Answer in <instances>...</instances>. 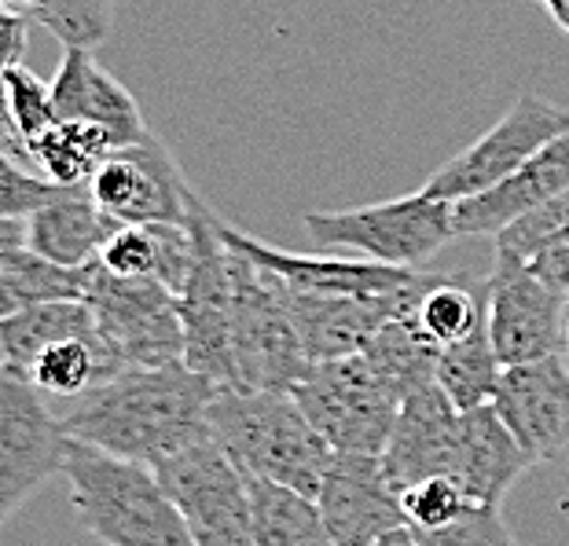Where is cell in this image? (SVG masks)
<instances>
[{
    "instance_id": "obj_14",
    "label": "cell",
    "mask_w": 569,
    "mask_h": 546,
    "mask_svg": "<svg viewBox=\"0 0 569 546\" xmlns=\"http://www.w3.org/2000/svg\"><path fill=\"white\" fill-rule=\"evenodd\" d=\"M492 411L515 433L532 463H548L569 447V360L543 356L500 371Z\"/></svg>"
},
{
    "instance_id": "obj_10",
    "label": "cell",
    "mask_w": 569,
    "mask_h": 546,
    "mask_svg": "<svg viewBox=\"0 0 569 546\" xmlns=\"http://www.w3.org/2000/svg\"><path fill=\"white\" fill-rule=\"evenodd\" d=\"M84 188L118 224H188L202 202L180 173L173 151L151 129L107 154Z\"/></svg>"
},
{
    "instance_id": "obj_29",
    "label": "cell",
    "mask_w": 569,
    "mask_h": 546,
    "mask_svg": "<svg viewBox=\"0 0 569 546\" xmlns=\"http://www.w3.org/2000/svg\"><path fill=\"white\" fill-rule=\"evenodd\" d=\"M56 121L59 114L52 100V84L41 81L27 63L11 67L4 74V107H0V125L8 132L11 151L22 154Z\"/></svg>"
},
{
    "instance_id": "obj_32",
    "label": "cell",
    "mask_w": 569,
    "mask_h": 546,
    "mask_svg": "<svg viewBox=\"0 0 569 546\" xmlns=\"http://www.w3.org/2000/svg\"><path fill=\"white\" fill-rule=\"evenodd\" d=\"M475 506L478 503L463 492V484L452 477H427V481L408 484L401 492L405 520H408V528H416V532L441 528L448 520L463 517L467 509H475Z\"/></svg>"
},
{
    "instance_id": "obj_3",
    "label": "cell",
    "mask_w": 569,
    "mask_h": 546,
    "mask_svg": "<svg viewBox=\"0 0 569 546\" xmlns=\"http://www.w3.org/2000/svg\"><path fill=\"white\" fill-rule=\"evenodd\" d=\"M63 477L81 528L107 546H199L180 506L148 466L70 441Z\"/></svg>"
},
{
    "instance_id": "obj_30",
    "label": "cell",
    "mask_w": 569,
    "mask_h": 546,
    "mask_svg": "<svg viewBox=\"0 0 569 546\" xmlns=\"http://www.w3.org/2000/svg\"><path fill=\"white\" fill-rule=\"evenodd\" d=\"M33 22H41L63 48H100L111 38L114 0H44Z\"/></svg>"
},
{
    "instance_id": "obj_9",
    "label": "cell",
    "mask_w": 569,
    "mask_h": 546,
    "mask_svg": "<svg viewBox=\"0 0 569 546\" xmlns=\"http://www.w3.org/2000/svg\"><path fill=\"white\" fill-rule=\"evenodd\" d=\"M180 506L199 546H258L247 473L210 436L151 469Z\"/></svg>"
},
{
    "instance_id": "obj_7",
    "label": "cell",
    "mask_w": 569,
    "mask_h": 546,
    "mask_svg": "<svg viewBox=\"0 0 569 546\" xmlns=\"http://www.w3.org/2000/svg\"><path fill=\"white\" fill-rule=\"evenodd\" d=\"M84 301L118 371L184 360L180 305L162 283L114 275L96 261L84 269Z\"/></svg>"
},
{
    "instance_id": "obj_2",
    "label": "cell",
    "mask_w": 569,
    "mask_h": 546,
    "mask_svg": "<svg viewBox=\"0 0 569 546\" xmlns=\"http://www.w3.org/2000/svg\"><path fill=\"white\" fill-rule=\"evenodd\" d=\"M206 426H210V441L250 477L283 484L317 499L335 452L312 429L290 393L217 385Z\"/></svg>"
},
{
    "instance_id": "obj_5",
    "label": "cell",
    "mask_w": 569,
    "mask_h": 546,
    "mask_svg": "<svg viewBox=\"0 0 569 546\" xmlns=\"http://www.w3.org/2000/svg\"><path fill=\"white\" fill-rule=\"evenodd\" d=\"M290 396L335 455H382L401 411L397 385L365 352L312 363Z\"/></svg>"
},
{
    "instance_id": "obj_39",
    "label": "cell",
    "mask_w": 569,
    "mask_h": 546,
    "mask_svg": "<svg viewBox=\"0 0 569 546\" xmlns=\"http://www.w3.org/2000/svg\"><path fill=\"white\" fill-rule=\"evenodd\" d=\"M543 8H548V16H551L555 27H559L569 38V4H543Z\"/></svg>"
},
{
    "instance_id": "obj_43",
    "label": "cell",
    "mask_w": 569,
    "mask_h": 546,
    "mask_svg": "<svg viewBox=\"0 0 569 546\" xmlns=\"http://www.w3.org/2000/svg\"><path fill=\"white\" fill-rule=\"evenodd\" d=\"M0 250H4V246H0Z\"/></svg>"
},
{
    "instance_id": "obj_16",
    "label": "cell",
    "mask_w": 569,
    "mask_h": 546,
    "mask_svg": "<svg viewBox=\"0 0 569 546\" xmlns=\"http://www.w3.org/2000/svg\"><path fill=\"white\" fill-rule=\"evenodd\" d=\"M217 232L232 250L247 253L261 269H269L276 279H283L298 294H353V297H386L393 290L408 286L419 269H393L379 261H353V257H320V253H290L247 235L243 228L228 224L217 216Z\"/></svg>"
},
{
    "instance_id": "obj_12",
    "label": "cell",
    "mask_w": 569,
    "mask_h": 546,
    "mask_svg": "<svg viewBox=\"0 0 569 546\" xmlns=\"http://www.w3.org/2000/svg\"><path fill=\"white\" fill-rule=\"evenodd\" d=\"M70 452L63 418L52 415L44 393L0 371V528L33 492L59 477Z\"/></svg>"
},
{
    "instance_id": "obj_33",
    "label": "cell",
    "mask_w": 569,
    "mask_h": 546,
    "mask_svg": "<svg viewBox=\"0 0 569 546\" xmlns=\"http://www.w3.org/2000/svg\"><path fill=\"white\" fill-rule=\"evenodd\" d=\"M416 532V528H411ZM422 546H518L503 520V506H475L441 528L416 532Z\"/></svg>"
},
{
    "instance_id": "obj_22",
    "label": "cell",
    "mask_w": 569,
    "mask_h": 546,
    "mask_svg": "<svg viewBox=\"0 0 569 546\" xmlns=\"http://www.w3.org/2000/svg\"><path fill=\"white\" fill-rule=\"evenodd\" d=\"M100 264L126 279H154L180 294L196 264V232L191 224H118L100 250Z\"/></svg>"
},
{
    "instance_id": "obj_13",
    "label": "cell",
    "mask_w": 569,
    "mask_h": 546,
    "mask_svg": "<svg viewBox=\"0 0 569 546\" xmlns=\"http://www.w3.org/2000/svg\"><path fill=\"white\" fill-rule=\"evenodd\" d=\"M486 323L503 367L559 356L569 334V301L532 275L526 261L496 253L486 279Z\"/></svg>"
},
{
    "instance_id": "obj_8",
    "label": "cell",
    "mask_w": 569,
    "mask_h": 546,
    "mask_svg": "<svg viewBox=\"0 0 569 546\" xmlns=\"http://www.w3.org/2000/svg\"><path fill=\"white\" fill-rule=\"evenodd\" d=\"M566 132H569L566 107L543 100L537 92H522L489 132H481L470 148L448 158L441 169H433L430 180L419 191L441 202L481 195V191L507 180L532 154L548 148L551 140L566 136Z\"/></svg>"
},
{
    "instance_id": "obj_38",
    "label": "cell",
    "mask_w": 569,
    "mask_h": 546,
    "mask_svg": "<svg viewBox=\"0 0 569 546\" xmlns=\"http://www.w3.org/2000/svg\"><path fill=\"white\" fill-rule=\"evenodd\" d=\"M0 246H22V221H0Z\"/></svg>"
},
{
    "instance_id": "obj_1",
    "label": "cell",
    "mask_w": 569,
    "mask_h": 546,
    "mask_svg": "<svg viewBox=\"0 0 569 546\" xmlns=\"http://www.w3.org/2000/svg\"><path fill=\"white\" fill-rule=\"evenodd\" d=\"M213 393L217 382L191 371L184 360L159 367H122L70 400L63 429L70 441L154 469L169 455L210 436L206 411Z\"/></svg>"
},
{
    "instance_id": "obj_20",
    "label": "cell",
    "mask_w": 569,
    "mask_h": 546,
    "mask_svg": "<svg viewBox=\"0 0 569 546\" xmlns=\"http://www.w3.org/2000/svg\"><path fill=\"white\" fill-rule=\"evenodd\" d=\"M529 466L532 458L515 441V433L503 426L492 404L459 411L452 481L463 484V492L478 506H503L507 492Z\"/></svg>"
},
{
    "instance_id": "obj_36",
    "label": "cell",
    "mask_w": 569,
    "mask_h": 546,
    "mask_svg": "<svg viewBox=\"0 0 569 546\" xmlns=\"http://www.w3.org/2000/svg\"><path fill=\"white\" fill-rule=\"evenodd\" d=\"M526 264L532 269V275H540L543 283L555 290V294H562L569 301V232L548 242L543 250H537Z\"/></svg>"
},
{
    "instance_id": "obj_35",
    "label": "cell",
    "mask_w": 569,
    "mask_h": 546,
    "mask_svg": "<svg viewBox=\"0 0 569 546\" xmlns=\"http://www.w3.org/2000/svg\"><path fill=\"white\" fill-rule=\"evenodd\" d=\"M27 38H30V16H22L11 4H0V107H4V74L22 63Z\"/></svg>"
},
{
    "instance_id": "obj_11",
    "label": "cell",
    "mask_w": 569,
    "mask_h": 546,
    "mask_svg": "<svg viewBox=\"0 0 569 546\" xmlns=\"http://www.w3.org/2000/svg\"><path fill=\"white\" fill-rule=\"evenodd\" d=\"M196 232V264L188 272L184 290L177 294L180 323H184V363L206 374L217 385H232V250L217 232V213L206 202L191 213Z\"/></svg>"
},
{
    "instance_id": "obj_24",
    "label": "cell",
    "mask_w": 569,
    "mask_h": 546,
    "mask_svg": "<svg viewBox=\"0 0 569 546\" xmlns=\"http://www.w3.org/2000/svg\"><path fill=\"white\" fill-rule=\"evenodd\" d=\"M114 148L118 143L107 129L89 125V121L59 118L56 125L48 129L44 136L33 140L19 158H30L44 173V180H52L59 188H84Z\"/></svg>"
},
{
    "instance_id": "obj_4",
    "label": "cell",
    "mask_w": 569,
    "mask_h": 546,
    "mask_svg": "<svg viewBox=\"0 0 569 546\" xmlns=\"http://www.w3.org/2000/svg\"><path fill=\"white\" fill-rule=\"evenodd\" d=\"M228 246V242H224ZM232 250V246H228ZM232 385L290 393L312 367L290 315L287 286L247 253L232 250Z\"/></svg>"
},
{
    "instance_id": "obj_17",
    "label": "cell",
    "mask_w": 569,
    "mask_h": 546,
    "mask_svg": "<svg viewBox=\"0 0 569 546\" xmlns=\"http://www.w3.org/2000/svg\"><path fill=\"white\" fill-rule=\"evenodd\" d=\"M456 433L459 411L448 404L438 382L408 393L401 400V411H397L390 441L379 455L386 477L397 484V492L427 477H452Z\"/></svg>"
},
{
    "instance_id": "obj_21",
    "label": "cell",
    "mask_w": 569,
    "mask_h": 546,
    "mask_svg": "<svg viewBox=\"0 0 569 546\" xmlns=\"http://www.w3.org/2000/svg\"><path fill=\"white\" fill-rule=\"evenodd\" d=\"M114 232L118 221L92 202L89 188H63L22 221V246L63 269H89Z\"/></svg>"
},
{
    "instance_id": "obj_34",
    "label": "cell",
    "mask_w": 569,
    "mask_h": 546,
    "mask_svg": "<svg viewBox=\"0 0 569 546\" xmlns=\"http://www.w3.org/2000/svg\"><path fill=\"white\" fill-rule=\"evenodd\" d=\"M59 191L63 188L38 173H30V169L16 162L8 151H0V221H27L38 205L52 202Z\"/></svg>"
},
{
    "instance_id": "obj_6",
    "label": "cell",
    "mask_w": 569,
    "mask_h": 546,
    "mask_svg": "<svg viewBox=\"0 0 569 546\" xmlns=\"http://www.w3.org/2000/svg\"><path fill=\"white\" fill-rule=\"evenodd\" d=\"M306 232L320 250H353L365 261L393 264V269H427V261L456 239L452 202L401 195L353 210L306 213Z\"/></svg>"
},
{
    "instance_id": "obj_28",
    "label": "cell",
    "mask_w": 569,
    "mask_h": 546,
    "mask_svg": "<svg viewBox=\"0 0 569 546\" xmlns=\"http://www.w3.org/2000/svg\"><path fill=\"white\" fill-rule=\"evenodd\" d=\"M481 320H486V279L438 272L416 305V323L441 348L467 337Z\"/></svg>"
},
{
    "instance_id": "obj_25",
    "label": "cell",
    "mask_w": 569,
    "mask_h": 546,
    "mask_svg": "<svg viewBox=\"0 0 569 546\" xmlns=\"http://www.w3.org/2000/svg\"><path fill=\"white\" fill-rule=\"evenodd\" d=\"M438 352H441V345L430 342V334L416 323V312L386 320L379 331L371 334V342L365 345V356L371 360V367L397 385L401 400L433 382Z\"/></svg>"
},
{
    "instance_id": "obj_19",
    "label": "cell",
    "mask_w": 569,
    "mask_h": 546,
    "mask_svg": "<svg viewBox=\"0 0 569 546\" xmlns=\"http://www.w3.org/2000/svg\"><path fill=\"white\" fill-rule=\"evenodd\" d=\"M52 84L56 114L67 121H89L114 136L118 148L140 140L148 132V121L140 114V103L118 81L111 70L96 63L92 48H67Z\"/></svg>"
},
{
    "instance_id": "obj_18",
    "label": "cell",
    "mask_w": 569,
    "mask_h": 546,
    "mask_svg": "<svg viewBox=\"0 0 569 546\" xmlns=\"http://www.w3.org/2000/svg\"><path fill=\"white\" fill-rule=\"evenodd\" d=\"M569 188V132L537 151L522 169L492 184L481 195L452 202V228L459 235H496L507 224L529 213L532 205L562 195Z\"/></svg>"
},
{
    "instance_id": "obj_37",
    "label": "cell",
    "mask_w": 569,
    "mask_h": 546,
    "mask_svg": "<svg viewBox=\"0 0 569 546\" xmlns=\"http://www.w3.org/2000/svg\"><path fill=\"white\" fill-rule=\"evenodd\" d=\"M375 546H422L419 543V536L411 532L408 525H401V528H393V532H386V536L375 543Z\"/></svg>"
},
{
    "instance_id": "obj_26",
    "label": "cell",
    "mask_w": 569,
    "mask_h": 546,
    "mask_svg": "<svg viewBox=\"0 0 569 546\" xmlns=\"http://www.w3.org/2000/svg\"><path fill=\"white\" fill-rule=\"evenodd\" d=\"M500 371H503V363L496 360L489 323L481 320L467 337H459V342L445 345L438 352L433 382L441 385V393L448 396V404L456 411H470V407L489 404L496 393V382H500Z\"/></svg>"
},
{
    "instance_id": "obj_40",
    "label": "cell",
    "mask_w": 569,
    "mask_h": 546,
    "mask_svg": "<svg viewBox=\"0 0 569 546\" xmlns=\"http://www.w3.org/2000/svg\"><path fill=\"white\" fill-rule=\"evenodd\" d=\"M0 4H11V8H30V11H38L44 0H0Z\"/></svg>"
},
{
    "instance_id": "obj_31",
    "label": "cell",
    "mask_w": 569,
    "mask_h": 546,
    "mask_svg": "<svg viewBox=\"0 0 569 546\" xmlns=\"http://www.w3.org/2000/svg\"><path fill=\"white\" fill-rule=\"evenodd\" d=\"M566 232H569V188L562 191V195L532 205L529 213H522L518 221H511L503 232H496L492 242H496V253L529 261L532 253L543 250L548 242H555Z\"/></svg>"
},
{
    "instance_id": "obj_41",
    "label": "cell",
    "mask_w": 569,
    "mask_h": 546,
    "mask_svg": "<svg viewBox=\"0 0 569 546\" xmlns=\"http://www.w3.org/2000/svg\"><path fill=\"white\" fill-rule=\"evenodd\" d=\"M540 4H569V0H540Z\"/></svg>"
},
{
    "instance_id": "obj_42",
    "label": "cell",
    "mask_w": 569,
    "mask_h": 546,
    "mask_svg": "<svg viewBox=\"0 0 569 546\" xmlns=\"http://www.w3.org/2000/svg\"><path fill=\"white\" fill-rule=\"evenodd\" d=\"M566 360H569V334H566Z\"/></svg>"
},
{
    "instance_id": "obj_23",
    "label": "cell",
    "mask_w": 569,
    "mask_h": 546,
    "mask_svg": "<svg viewBox=\"0 0 569 546\" xmlns=\"http://www.w3.org/2000/svg\"><path fill=\"white\" fill-rule=\"evenodd\" d=\"M247 488L258 546H338L323 525L317 499H309V495L295 488H283V484L250 477V473Z\"/></svg>"
},
{
    "instance_id": "obj_27",
    "label": "cell",
    "mask_w": 569,
    "mask_h": 546,
    "mask_svg": "<svg viewBox=\"0 0 569 546\" xmlns=\"http://www.w3.org/2000/svg\"><path fill=\"white\" fill-rule=\"evenodd\" d=\"M59 297H84V269H63L27 246L0 250V320Z\"/></svg>"
},
{
    "instance_id": "obj_15",
    "label": "cell",
    "mask_w": 569,
    "mask_h": 546,
    "mask_svg": "<svg viewBox=\"0 0 569 546\" xmlns=\"http://www.w3.org/2000/svg\"><path fill=\"white\" fill-rule=\"evenodd\" d=\"M317 506L338 546H375L386 532L408 525L401 492L386 477L379 455H335L320 481Z\"/></svg>"
}]
</instances>
